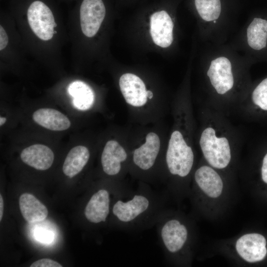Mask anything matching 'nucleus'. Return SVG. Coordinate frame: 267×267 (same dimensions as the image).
I'll return each mask as SVG.
<instances>
[{
	"mask_svg": "<svg viewBox=\"0 0 267 267\" xmlns=\"http://www.w3.org/2000/svg\"><path fill=\"white\" fill-rule=\"evenodd\" d=\"M253 64L227 42L204 43L199 55L198 73L205 104L227 117L237 111L252 85Z\"/></svg>",
	"mask_w": 267,
	"mask_h": 267,
	"instance_id": "f257e3e1",
	"label": "nucleus"
},
{
	"mask_svg": "<svg viewBox=\"0 0 267 267\" xmlns=\"http://www.w3.org/2000/svg\"><path fill=\"white\" fill-rule=\"evenodd\" d=\"M8 11L29 53L39 62H63L68 39L55 0H9Z\"/></svg>",
	"mask_w": 267,
	"mask_h": 267,
	"instance_id": "f03ea898",
	"label": "nucleus"
},
{
	"mask_svg": "<svg viewBox=\"0 0 267 267\" xmlns=\"http://www.w3.org/2000/svg\"><path fill=\"white\" fill-rule=\"evenodd\" d=\"M193 67V61L190 60L172 101L173 124L167 138L159 177V180L169 187L175 182L189 178L194 172L197 129L192 102Z\"/></svg>",
	"mask_w": 267,
	"mask_h": 267,
	"instance_id": "7ed1b4c3",
	"label": "nucleus"
},
{
	"mask_svg": "<svg viewBox=\"0 0 267 267\" xmlns=\"http://www.w3.org/2000/svg\"><path fill=\"white\" fill-rule=\"evenodd\" d=\"M70 14V39L75 62L108 59L112 21L103 0H75Z\"/></svg>",
	"mask_w": 267,
	"mask_h": 267,
	"instance_id": "20e7f679",
	"label": "nucleus"
},
{
	"mask_svg": "<svg viewBox=\"0 0 267 267\" xmlns=\"http://www.w3.org/2000/svg\"><path fill=\"white\" fill-rule=\"evenodd\" d=\"M204 105L200 110L196 141L205 162L223 170L229 167L241 145L240 134L227 116Z\"/></svg>",
	"mask_w": 267,
	"mask_h": 267,
	"instance_id": "39448f33",
	"label": "nucleus"
},
{
	"mask_svg": "<svg viewBox=\"0 0 267 267\" xmlns=\"http://www.w3.org/2000/svg\"><path fill=\"white\" fill-rule=\"evenodd\" d=\"M165 210L162 193L138 181L135 189L128 187L115 198L110 218L121 230L141 231L155 226Z\"/></svg>",
	"mask_w": 267,
	"mask_h": 267,
	"instance_id": "423d86ee",
	"label": "nucleus"
},
{
	"mask_svg": "<svg viewBox=\"0 0 267 267\" xmlns=\"http://www.w3.org/2000/svg\"><path fill=\"white\" fill-rule=\"evenodd\" d=\"M154 82L133 70L123 71L118 79L120 91L131 115L141 125L157 122L166 107L164 94Z\"/></svg>",
	"mask_w": 267,
	"mask_h": 267,
	"instance_id": "0eeeda50",
	"label": "nucleus"
},
{
	"mask_svg": "<svg viewBox=\"0 0 267 267\" xmlns=\"http://www.w3.org/2000/svg\"><path fill=\"white\" fill-rule=\"evenodd\" d=\"M131 149L129 174L147 183L159 180L167 138L156 126L129 133Z\"/></svg>",
	"mask_w": 267,
	"mask_h": 267,
	"instance_id": "6e6552de",
	"label": "nucleus"
},
{
	"mask_svg": "<svg viewBox=\"0 0 267 267\" xmlns=\"http://www.w3.org/2000/svg\"><path fill=\"white\" fill-rule=\"evenodd\" d=\"M198 35L203 43H227L234 32L238 0H191Z\"/></svg>",
	"mask_w": 267,
	"mask_h": 267,
	"instance_id": "1a4fd4ad",
	"label": "nucleus"
},
{
	"mask_svg": "<svg viewBox=\"0 0 267 267\" xmlns=\"http://www.w3.org/2000/svg\"><path fill=\"white\" fill-rule=\"evenodd\" d=\"M227 43L254 64L267 63V9L251 13Z\"/></svg>",
	"mask_w": 267,
	"mask_h": 267,
	"instance_id": "9d476101",
	"label": "nucleus"
},
{
	"mask_svg": "<svg viewBox=\"0 0 267 267\" xmlns=\"http://www.w3.org/2000/svg\"><path fill=\"white\" fill-rule=\"evenodd\" d=\"M142 28L145 40L154 48L171 51L177 47L179 28L176 16L165 9L152 13Z\"/></svg>",
	"mask_w": 267,
	"mask_h": 267,
	"instance_id": "9b49d317",
	"label": "nucleus"
},
{
	"mask_svg": "<svg viewBox=\"0 0 267 267\" xmlns=\"http://www.w3.org/2000/svg\"><path fill=\"white\" fill-rule=\"evenodd\" d=\"M130 156L129 133L122 132L119 137L109 139L103 148L100 162L103 173L114 181L124 182L129 174Z\"/></svg>",
	"mask_w": 267,
	"mask_h": 267,
	"instance_id": "f8f14e48",
	"label": "nucleus"
},
{
	"mask_svg": "<svg viewBox=\"0 0 267 267\" xmlns=\"http://www.w3.org/2000/svg\"><path fill=\"white\" fill-rule=\"evenodd\" d=\"M28 53L12 15L8 11L1 10L0 62L10 65L29 62L27 57Z\"/></svg>",
	"mask_w": 267,
	"mask_h": 267,
	"instance_id": "ddd939ff",
	"label": "nucleus"
},
{
	"mask_svg": "<svg viewBox=\"0 0 267 267\" xmlns=\"http://www.w3.org/2000/svg\"><path fill=\"white\" fill-rule=\"evenodd\" d=\"M155 226L159 241L168 257L178 254L186 247L189 239L188 229L178 217L171 216L166 210L161 214Z\"/></svg>",
	"mask_w": 267,
	"mask_h": 267,
	"instance_id": "4468645a",
	"label": "nucleus"
},
{
	"mask_svg": "<svg viewBox=\"0 0 267 267\" xmlns=\"http://www.w3.org/2000/svg\"><path fill=\"white\" fill-rule=\"evenodd\" d=\"M124 182L115 183L111 188H100L93 193L84 210L85 218L91 223H105L111 215L115 198L128 188Z\"/></svg>",
	"mask_w": 267,
	"mask_h": 267,
	"instance_id": "2eb2a0df",
	"label": "nucleus"
},
{
	"mask_svg": "<svg viewBox=\"0 0 267 267\" xmlns=\"http://www.w3.org/2000/svg\"><path fill=\"white\" fill-rule=\"evenodd\" d=\"M237 111L244 117L255 112H267V75L252 83Z\"/></svg>",
	"mask_w": 267,
	"mask_h": 267,
	"instance_id": "dca6fc26",
	"label": "nucleus"
},
{
	"mask_svg": "<svg viewBox=\"0 0 267 267\" xmlns=\"http://www.w3.org/2000/svg\"><path fill=\"white\" fill-rule=\"evenodd\" d=\"M266 240L259 233H248L236 241V249L239 256L249 263L263 260L267 253Z\"/></svg>",
	"mask_w": 267,
	"mask_h": 267,
	"instance_id": "f3484780",
	"label": "nucleus"
},
{
	"mask_svg": "<svg viewBox=\"0 0 267 267\" xmlns=\"http://www.w3.org/2000/svg\"><path fill=\"white\" fill-rule=\"evenodd\" d=\"M217 170L207 164L198 167L193 173L195 184L211 198L219 197L223 187L222 179Z\"/></svg>",
	"mask_w": 267,
	"mask_h": 267,
	"instance_id": "a211bd4d",
	"label": "nucleus"
},
{
	"mask_svg": "<svg viewBox=\"0 0 267 267\" xmlns=\"http://www.w3.org/2000/svg\"><path fill=\"white\" fill-rule=\"evenodd\" d=\"M22 161L38 170H46L52 165L54 154L47 146L42 144H35L24 148L21 152Z\"/></svg>",
	"mask_w": 267,
	"mask_h": 267,
	"instance_id": "6ab92c4d",
	"label": "nucleus"
},
{
	"mask_svg": "<svg viewBox=\"0 0 267 267\" xmlns=\"http://www.w3.org/2000/svg\"><path fill=\"white\" fill-rule=\"evenodd\" d=\"M67 92L72 98L74 106L78 110H89L95 103L94 90L86 82L78 80L71 82L68 86Z\"/></svg>",
	"mask_w": 267,
	"mask_h": 267,
	"instance_id": "aec40b11",
	"label": "nucleus"
},
{
	"mask_svg": "<svg viewBox=\"0 0 267 267\" xmlns=\"http://www.w3.org/2000/svg\"><path fill=\"white\" fill-rule=\"evenodd\" d=\"M32 118L37 124L51 131H65L71 126V122L68 118L54 109L49 108L39 109L34 112Z\"/></svg>",
	"mask_w": 267,
	"mask_h": 267,
	"instance_id": "412c9836",
	"label": "nucleus"
},
{
	"mask_svg": "<svg viewBox=\"0 0 267 267\" xmlns=\"http://www.w3.org/2000/svg\"><path fill=\"white\" fill-rule=\"evenodd\" d=\"M19 204L22 216L28 222H41L47 216L48 210L45 206L32 194H21Z\"/></svg>",
	"mask_w": 267,
	"mask_h": 267,
	"instance_id": "4be33fe9",
	"label": "nucleus"
},
{
	"mask_svg": "<svg viewBox=\"0 0 267 267\" xmlns=\"http://www.w3.org/2000/svg\"><path fill=\"white\" fill-rule=\"evenodd\" d=\"M90 156L89 149L86 146L78 145L72 148L65 159L62 170L71 178L80 173L89 162Z\"/></svg>",
	"mask_w": 267,
	"mask_h": 267,
	"instance_id": "5701e85b",
	"label": "nucleus"
},
{
	"mask_svg": "<svg viewBox=\"0 0 267 267\" xmlns=\"http://www.w3.org/2000/svg\"><path fill=\"white\" fill-rule=\"evenodd\" d=\"M35 235L38 240L44 243L51 242L53 237V234L51 231L44 229L36 230Z\"/></svg>",
	"mask_w": 267,
	"mask_h": 267,
	"instance_id": "b1692460",
	"label": "nucleus"
},
{
	"mask_svg": "<svg viewBox=\"0 0 267 267\" xmlns=\"http://www.w3.org/2000/svg\"><path fill=\"white\" fill-rule=\"evenodd\" d=\"M31 267H62L58 262L50 259H42L34 262Z\"/></svg>",
	"mask_w": 267,
	"mask_h": 267,
	"instance_id": "393cba45",
	"label": "nucleus"
},
{
	"mask_svg": "<svg viewBox=\"0 0 267 267\" xmlns=\"http://www.w3.org/2000/svg\"><path fill=\"white\" fill-rule=\"evenodd\" d=\"M261 176L263 180L267 183V153L264 156L261 167Z\"/></svg>",
	"mask_w": 267,
	"mask_h": 267,
	"instance_id": "a878e982",
	"label": "nucleus"
},
{
	"mask_svg": "<svg viewBox=\"0 0 267 267\" xmlns=\"http://www.w3.org/2000/svg\"><path fill=\"white\" fill-rule=\"evenodd\" d=\"M3 211V201L1 194H0V221H1Z\"/></svg>",
	"mask_w": 267,
	"mask_h": 267,
	"instance_id": "bb28decb",
	"label": "nucleus"
},
{
	"mask_svg": "<svg viewBox=\"0 0 267 267\" xmlns=\"http://www.w3.org/2000/svg\"><path fill=\"white\" fill-rule=\"evenodd\" d=\"M6 119L5 117H0V126H2L6 122Z\"/></svg>",
	"mask_w": 267,
	"mask_h": 267,
	"instance_id": "cd10ccee",
	"label": "nucleus"
},
{
	"mask_svg": "<svg viewBox=\"0 0 267 267\" xmlns=\"http://www.w3.org/2000/svg\"><path fill=\"white\" fill-rule=\"evenodd\" d=\"M59 2H71L75 1V0H57Z\"/></svg>",
	"mask_w": 267,
	"mask_h": 267,
	"instance_id": "c85d7f7f",
	"label": "nucleus"
}]
</instances>
